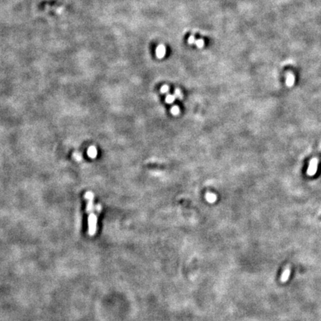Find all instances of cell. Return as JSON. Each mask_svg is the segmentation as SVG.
<instances>
[{"label": "cell", "mask_w": 321, "mask_h": 321, "mask_svg": "<svg viewBox=\"0 0 321 321\" xmlns=\"http://www.w3.org/2000/svg\"><path fill=\"white\" fill-rule=\"evenodd\" d=\"M205 198H206V200H207L209 203H214V202H216L217 199L216 195L211 193H207V194H206Z\"/></svg>", "instance_id": "obj_6"}, {"label": "cell", "mask_w": 321, "mask_h": 321, "mask_svg": "<svg viewBox=\"0 0 321 321\" xmlns=\"http://www.w3.org/2000/svg\"><path fill=\"white\" fill-rule=\"evenodd\" d=\"M195 37L193 35H191V37L188 38V43L189 44H193L195 43Z\"/></svg>", "instance_id": "obj_12"}, {"label": "cell", "mask_w": 321, "mask_h": 321, "mask_svg": "<svg viewBox=\"0 0 321 321\" xmlns=\"http://www.w3.org/2000/svg\"><path fill=\"white\" fill-rule=\"evenodd\" d=\"M174 95L175 96V98H179V99H182V93L181 92V91L179 90V89H175V94H174Z\"/></svg>", "instance_id": "obj_10"}, {"label": "cell", "mask_w": 321, "mask_h": 321, "mask_svg": "<svg viewBox=\"0 0 321 321\" xmlns=\"http://www.w3.org/2000/svg\"><path fill=\"white\" fill-rule=\"evenodd\" d=\"M295 83V76L291 73H288L286 78V85L288 87H291Z\"/></svg>", "instance_id": "obj_5"}, {"label": "cell", "mask_w": 321, "mask_h": 321, "mask_svg": "<svg viewBox=\"0 0 321 321\" xmlns=\"http://www.w3.org/2000/svg\"><path fill=\"white\" fill-rule=\"evenodd\" d=\"M102 211V206L98 204L94 205V210L88 214V234L90 236H94L97 231L98 216Z\"/></svg>", "instance_id": "obj_1"}, {"label": "cell", "mask_w": 321, "mask_h": 321, "mask_svg": "<svg viewBox=\"0 0 321 321\" xmlns=\"http://www.w3.org/2000/svg\"><path fill=\"white\" fill-rule=\"evenodd\" d=\"M169 86L167 85H164L161 88V92L163 94H167V93L169 91Z\"/></svg>", "instance_id": "obj_11"}, {"label": "cell", "mask_w": 321, "mask_h": 321, "mask_svg": "<svg viewBox=\"0 0 321 321\" xmlns=\"http://www.w3.org/2000/svg\"><path fill=\"white\" fill-rule=\"evenodd\" d=\"M195 45H196V46H197V47H198V48H202V47H203V46H204V40H203V39H197V40H195Z\"/></svg>", "instance_id": "obj_9"}, {"label": "cell", "mask_w": 321, "mask_h": 321, "mask_svg": "<svg viewBox=\"0 0 321 321\" xmlns=\"http://www.w3.org/2000/svg\"><path fill=\"white\" fill-rule=\"evenodd\" d=\"M166 54V48L164 45H159L156 48V56L158 58L161 59L165 56Z\"/></svg>", "instance_id": "obj_3"}, {"label": "cell", "mask_w": 321, "mask_h": 321, "mask_svg": "<svg viewBox=\"0 0 321 321\" xmlns=\"http://www.w3.org/2000/svg\"><path fill=\"white\" fill-rule=\"evenodd\" d=\"M87 154L88 155H89V157H90L91 158H96L97 155H98V150H97L95 146H91L88 149Z\"/></svg>", "instance_id": "obj_4"}, {"label": "cell", "mask_w": 321, "mask_h": 321, "mask_svg": "<svg viewBox=\"0 0 321 321\" xmlns=\"http://www.w3.org/2000/svg\"><path fill=\"white\" fill-rule=\"evenodd\" d=\"M175 95H172V94H168L167 96L166 97V99H165V100H166V103H173L174 102V100H175Z\"/></svg>", "instance_id": "obj_7"}, {"label": "cell", "mask_w": 321, "mask_h": 321, "mask_svg": "<svg viewBox=\"0 0 321 321\" xmlns=\"http://www.w3.org/2000/svg\"><path fill=\"white\" fill-rule=\"evenodd\" d=\"M74 158L77 161L81 160V155H80V153H74Z\"/></svg>", "instance_id": "obj_13"}, {"label": "cell", "mask_w": 321, "mask_h": 321, "mask_svg": "<svg viewBox=\"0 0 321 321\" xmlns=\"http://www.w3.org/2000/svg\"><path fill=\"white\" fill-rule=\"evenodd\" d=\"M317 161L316 159H313L312 161L310 163L309 167H308V175H313L314 174H315L317 171Z\"/></svg>", "instance_id": "obj_2"}, {"label": "cell", "mask_w": 321, "mask_h": 321, "mask_svg": "<svg viewBox=\"0 0 321 321\" xmlns=\"http://www.w3.org/2000/svg\"><path fill=\"white\" fill-rule=\"evenodd\" d=\"M171 113L172 114H173V115H178V114H179V112H180V109H179V108L177 106H173L171 108Z\"/></svg>", "instance_id": "obj_8"}]
</instances>
